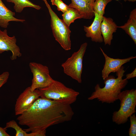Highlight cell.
Masks as SVG:
<instances>
[{"mask_svg":"<svg viewBox=\"0 0 136 136\" xmlns=\"http://www.w3.org/2000/svg\"><path fill=\"white\" fill-rule=\"evenodd\" d=\"M74 114L71 105L62 101L39 98L26 111L17 118L25 125L26 132L46 130L55 124L70 121Z\"/></svg>","mask_w":136,"mask_h":136,"instance_id":"6da1fadb","label":"cell"},{"mask_svg":"<svg viewBox=\"0 0 136 136\" xmlns=\"http://www.w3.org/2000/svg\"><path fill=\"white\" fill-rule=\"evenodd\" d=\"M123 66L116 72L117 77L113 76H109L105 79V86L101 88L97 84L94 87L95 91L88 99L92 100L97 99L102 103H113L118 99V95L121 90L125 87L128 83V80L123 79L125 71Z\"/></svg>","mask_w":136,"mask_h":136,"instance_id":"7a4b0ae2","label":"cell"},{"mask_svg":"<svg viewBox=\"0 0 136 136\" xmlns=\"http://www.w3.org/2000/svg\"><path fill=\"white\" fill-rule=\"evenodd\" d=\"M41 97L62 101L71 105L75 102L79 92L57 80L48 86L38 89Z\"/></svg>","mask_w":136,"mask_h":136,"instance_id":"3957f363","label":"cell"},{"mask_svg":"<svg viewBox=\"0 0 136 136\" xmlns=\"http://www.w3.org/2000/svg\"><path fill=\"white\" fill-rule=\"evenodd\" d=\"M120 107L113 114V121L118 125L126 123L129 117L136 112V89H132L121 91L118 95Z\"/></svg>","mask_w":136,"mask_h":136,"instance_id":"277c9868","label":"cell"},{"mask_svg":"<svg viewBox=\"0 0 136 136\" xmlns=\"http://www.w3.org/2000/svg\"><path fill=\"white\" fill-rule=\"evenodd\" d=\"M43 0L46 4L51 16V26L55 40L64 50H70L71 31L69 27L65 23L62 19L59 18L52 9L46 0Z\"/></svg>","mask_w":136,"mask_h":136,"instance_id":"5b68a950","label":"cell"},{"mask_svg":"<svg viewBox=\"0 0 136 136\" xmlns=\"http://www.w3.org/2000/svg\"><path fill=\"white\" fill-rule=\"evenodd\" d=\"M87 44L86 42L82 44L79 50L61 64L64 73L79 83L82 82L83 59Z\"/></svg>","mask_w":136,"mask_h":136,"instance_id":"8992f818","label":"cell"},{"mask_svg":"<svg viewBox=\"0 0 136 136\" xmlns=\"http://www.w3.org/2000/svg\"><path fill=\"white\" fill-rule=\"evenodd\" d=\"M29 66L33 75L30 86L31 91L46 87L54 80L50 76L47 66L34 62H30Z\"/></svg>","mask_w":136,"mask_h":136,"instance_id":"52a82bcc","label":"cell"},{"mask_svg":"<svg viewBox=\"0 0 136 136\" xmlns=\"http://www.w3.org/2000/svg\"><path fill=\"white\" fill-rule=\"evenodd\" d=\"M40 96L38 89L32 91L30 87L26 88L17 99L15 106V115H20L27 110Z\"/></svg>","mask_w":136,"mask_h":136,"instance_id":"ba28073f","label":"cell"},{"mask_svg":"<svg viewBox=\"0 0 136 136\" xmlns=\"http://www.w3.org/2000/svg\"><path fill=\"white\" fill-rule=\"evenodd\" d=\"M16 39L15 36H9L6 29H0V54L5 51H10L12 53L10 57L12 60H16L22 56L19 47L17 45Z\"/></svg>","mask_w":136,"mask_h":136,"instance_id":"9c48e42d","label":"cell"},{"mask_svg":"<svg viewBox=\"0 0 136 136\" xmlns=\"http://www.w3.org/2000/svg\"><path fill=\"white\" fill-rule=\"evenodd\" d=\"M100 50L105 58V62L102 71V77L104 80L112 73L117 72L124 64L135 58L136 56H131L124 58H114L108 56L100 47Z\"/></svg>","mask_w":136,"mask_h":136,"instance_id":"30bf717a","label":"cell"},{"mask_svg":"<svg viewBox=\"0 0 136 136\" xmlns=\"http://www.w3.org/2000/svg\"><path fill=\"white\" fill-rule=\"evenodd\" d=\"M95 0H71L69 7L77 10L82 18L91 19L94 16L93 5Z\"/></svg>","mask_w":136,"mask_h":136,"instance_id":"8fae6325","label":"cell"},{"mask_svg":"<svg viewBox=\"0 0 136 136\" xmlns=\"http://www.w3.org/2000/svg\"><path fill=\"white\" fill-rule=\"evenodd\" d=\"M94 18L90 26H84V30L86 32V36L91 39V41L96 43L103 42L100 29L101 24L103 17L99 15L94 12Z\"/></svg>","mask_w":136,"mask_h":136,"instance_id":"7c38bea8","label":"cell"},{"mask_svg":"<svg viewBox=\"0 0 136 136\" xmlns=\"http://www.w3.org/2000/svg\"><path fill=\"white\" fill-rule=\"evenodd\" d=\"M117 28V25L112 18L103 16L100 29L105 45H111L113 39V34L116 32Z\"/></svg>","mask_w":136,"mask_h":136,"instance_id":"4fadbf2b","label":"cell"},{"mask_svg":"<svg viewBox=\"0 0 136 136\" xmlns=\"http://www.w3.org/2000/svg\"><path fill=\"white\" fill-rule=\"evenodd\" d=\"M15 14L9 9L4 5L2 0H0V26L6 28L10 21H14L23 22L24 19H19L15 17Z\"/></svg>","mask_w":136,"mask_h":136,"instance_id":"5bb4252c","label":"cell"},{"mask_svg":"<svg viewBox=\"0 0 136 136\" xmlns=\"http://www.w3.org/2000/svg\"><path fill=\"white\" fill-rule=\"evenodd\" d=\"M123 30L136 44V9L131 12L127 22L123 25L117 26Z\"/></svg>","mask_w":136,"mask_h":136,"instance_id":"9a60e30c","label":"cell"},{"mask_svg":"<svg viewBox=\"0 0 136 136\" xmlns=\"http://www.w3.org/2000/svg\"><path fill=\"white\" fill-rule=\"evenodd\" d=\"M62 14L63 20L69 27L75 20L82 18L79 12L76 9L69 7Z\"/></svg>","mask_w":136,"mask_h":136,"instance_id":"2e32d148","label":"cell"},{"mask_svg":"<svg viewBox=\"0 0 136 136\" xmlns=\"http://www.w3.org/2000/svg\"><path fill=\"white\" fill-rule=\"evenodd\" d=\"M6 0L8 2H11L14 4V9L16 12L18 13H21L24 8L27 7H32L38 10L41 8L40 6L34 4L29 0Z\"/></svg>","mask_w":136,"mask_h":136,"instance_id":"e0dca14e","label":"cell"},{"mask_svg":"<svg viewBox=\"0 0 136 136\" xmlns=\"http://www.w3.org/2000/svg\"><path fill=\"white\" fill-rule=\"evenodd\" d=\"M11 128L14 129L16 131V136H34L33 132L27 133L25 130L22 129L14 120H12L6 123L5 129Z\"/></svg>","mask_w":136,"mask_h":136,"instance_id":"ac0fdd59","label":"cell"},{"mask_svg":"<svg viewBox=\"0 0 136 136\" xmlns=\"http://www.w3.org/2000/svg\"><path fill=\"white\" fill-rule=\"evenodd\" d=\"M112 0H95L93 5L94 12L99 15L103 17L105 13L106 7Z\"/></svg>","mask_w":136,"mask_h":136,"instance_id":"d6986e66","label":"cell"},{"mask_svg":"<svg viewBox=\"0 0 136 136\" xmlns=\"http://www.w3.org/2000/svg\"><path fill=\"white\" fill-rule=\"evenodd\" d=\"M129 118L130 121V126L128 131L129 136H136V117L134 113L130 116Z\"/></svg>","mask_w":136,"mask_h":136,"instance_id":"ffe728a7","label":"cell"},{"mask_svg":"<svg viewBox=\"0 0 136 136\" xmlns=\"http://www.w3.org/2000/svg\"><path fill=\"white\" fill-rule=\"evenodd\" d=\"M52 4L57 7L58 11L63 13L68 8V6L65 4L61 0H51Z\"/></svg>","mask_w":136,"mask_h":136,"instance_id":"44dd1931","label":"cell"},{"mask_svg":"<svg viewBox=\"0 0 136 136\" xmlns=\"http://www.w3.org/2000/svg\"><path fill=\"white\" fill-rule=\"evenodd\" d=\"M9 74V72H5L0 75V88L7 82Z\"/></svg>","mask_w":136,"mask_h":136,"instance_id":"7402d4cb","label":"cell"},{"mask_svg":"<svg viewBox=\"0 0 136 136\" xmlns=\"http://www.w3.org/2000/svg\"><path fill=\"white\" fill-rule=\"evenodd\" d=\"M136 77V68L131 73L127 74L126 75V79L127 80L134 78Z\"/></svg>","mask_w":136,"mask_h":136,"instance_id":"603a6c76","label":"cell"},{"mask_svg":"<svg viewBox=\"0 0 136 136\" xmlns=\"http://www.w3.org/2000/svg\"><path fill=\"white\" fill-rule=\"evenodd\" d=\"M7 129L0 127V136H10L6 132Z\"/></svg>","mask_w":136,"mask_h":136,"instance_id":"cb8c5ba5","label":"cell"},{"mask_svg":"<svg viewBox=\"0 0 136 136\" xmlns=\"http://www.w3.org/2000/svg\"><path fill=\"white\" fill-rule=\"evenodd\" d=\"M116 1H118L119 0H116ZM125 2H126V1H128L129 2H134L136 1V0H123Z\"/></svg>","mask_w":136,"mask_h":136,"instance_id":"d4e9b609","label":"cell"}]
</instances>
